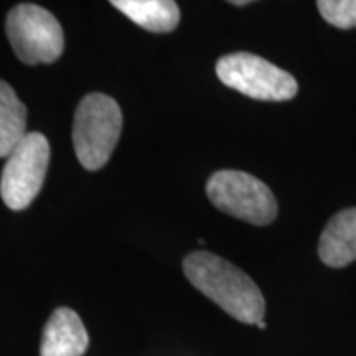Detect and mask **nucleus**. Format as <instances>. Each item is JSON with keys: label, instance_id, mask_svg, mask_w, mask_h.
Returning a JSON list of instances; mask_svg holds the SVG:
<instances>
[{"label": "nucleus", "instance_id": "obj_1", "mask_svg": "<svg viewBox=\"0 0 356 356\" xmlns=\"http://www.w3.org/2000/svg\"><path fill=\"white\" fill-rule=\"evenodd\" d=\"M184 273L191 286L243 323L264 317L266 302L254 280L241 269L211 252H191L184 259Z\"/></svg>", "mask_w": 356, "mask_h": 356}, {"label": "nucleus", "instance_id": "obj_2", "mask_svg": "<svg viewBox=\"0 0 356 356\" xmlns=\"http://www.w3.org/2000/svg\"><path fill=\"white\" fill-rule=\"evenodd\" d=\"M122 131V113L113 97L92 92L79 102L73 124V145L86 170H99L109 162Z\"/></svg>", "mask_w": 356, "mask_h": 356}, {"label": "nucleus", "instance_id": "obj_3", "mask_svg": "<svg viewBox=\"0 0 356 356\" xmlns=\"http://www.w3.org/2000/svg\"><path fill=\"white\" fill-rule=\"evenodd\" d=\"M7 38L22 63H55L63 55L65 35L60 22L47 8L20 3L8 12Z\"/></svg>", "mask_w": 356, "mask_h": 356}, {"label": "nucleus", "instance_id": "obj_4", "mask_svg": "<svg viewBox=\"0 0 356 356\" xmlns=\"http://www.w3.org/2000/svg\"><path fill=\"white\" fill-rule=\"evenodd\" d=\"M207 195L218 210L256 226H266L277 216V202L264 181L239 170L213 173Z\"/></svg>", "mask_w": 356, "mask_h": 356}, {"label": "nucleus", "instance_id": "obj_5", "mask_svg": "<svg viewBox=\"0 0 356 356\" xmlns=\"http://www.w3.org/2000/svg\"><path fill=\"white\" fill-rule=\"evenodd\" d=\"M220 81L257 101H289L299 91L296 78L252 53H231L218 60Z\"/></svg>", "mask_w": 356, "mask_h": 356}, {"label": "nucleus", "instance_id": "obj_6", "mask_svg": "<svg viewBox=\"0 0 356 356\" xmlns=\"http://www.w3.org/2000/svg\"><path fill=\"white\" fill-rule=\"evenodd\" d=\"M50 163V144L40 132H30L7 157L0 180L3 203L13 211L29 208L42 190Z\"/></svg>", "mask_w": 356, "mask_h": 356}, {"label": "nucleus", "instance_id": "obj_7", "mask_svg": "<svg viewBox=\"0 0 356 356\" xmlns=\"http://www.w3.org/2000/svg\"><path fill=\"white\" fill-rule=\"evenodd\" d=\"M89 346L86 328L74 310L56 309L43 328L40 355L42 356H83Z\"/></svg>", "mask_w": 356, "mask_h": 356}, {"label": "nucleus", "instance_id": "obj_8", "mask_svg": "<svg viewBox=\"0 0 356 356\" xmlns=\"http://www.w3.org/2000/svg\"><path fill=\"white\" fill-rule=\"evenodd\" d=\"M323 264L340 269L356 261V208L337 213L325 226L318 241Z\"/></svg>", "mask_w": 356, "mask_h": 356}, {"label": "nucleus", "instance_id": "obj_9", "mask_svg": "<svg viewBox=\"0 0 356 356\" xmlns=\"http://www.w3.org/2000/svg\"><path fill=\"white\" fill-rule=\"evenodd\" d=\"M111 3L149 32H172L180 22V8L173 0H113Z\"/></svg>", "mask_w": 356, "mask_h": 356}, {"label": "nucleus", "instance_id": "obj_10", "mask_svg": "<svg viewBox=\"0 0 356 356\" xmlns=\"http://www.w3.org/2000/svg\"><path fill=\"white\" fill-rule=\"evenodd\" d=\"M26 136V108L10 84L0 79V157H8Z\"/></svg>", "mask_w": 356, "mask_h": 356}, {"label": "nucleus", "instance_id": "obj_11", "mask_svg": "<svg viewBox=\"0 0 356 356\" xmlns=\"http://www.w3.org/2000/svg\"><path fill=\"white\" fill-rule=\"evenodd\" d=\"M317 7L323 19L337 29L356 26V0H318Z\"/></svg>", "mask_w": 356, "mask_h": 356}, {"label": "nucleus", "instance_id": "obj_12", "mask_svg": "<svg viewBox=\"0 0 356 356\" xmlns=\"http://www.w3.org/2000/svg\"><path fill=\"white\" fill-rule=\"evenodd\" d=\"M233 6H238V7H243V6H248V3H251L249 0H233Z\"/></svg>", "mask_w": 356, "mask_h": 356}, {"label": "nucleus", "instance_id": "obj_13", "mask_svg": "<svg viewBox=\"0 0 356 356\" xmlns=\"http://www.w3.org/2000/svg\"><path fill=\"white\" fill-rule=\"evenodd\" d=\"M256 325H257V328H261V330H266V327H267V325H266V322H264V320H261V322H257Z\"/></svg>", "mask_w": 356, "mask_h": 356}]
</instances>
